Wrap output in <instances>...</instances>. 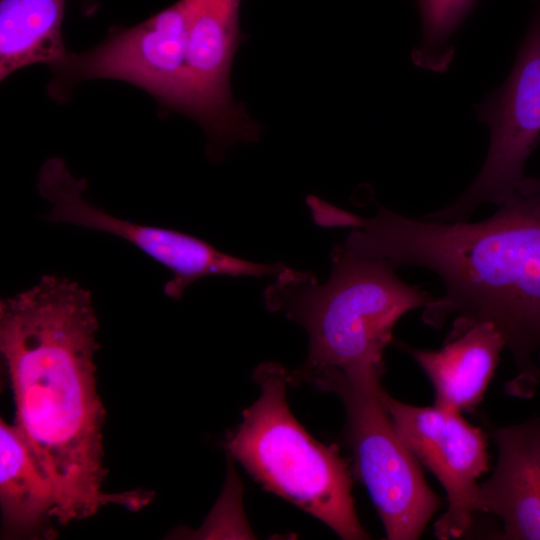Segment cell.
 Instances as JSON below:
<instances>
[{
    "label": "cell",
    "mask_w": 540,
    "mask_h": 540,
    "mask_svg": "<svg viewBox=\"0 0 540 540\" xmlns=\"http://www.w3.org/2000/svg\"><path fill=\"white\" fill-rule=\"evenodd\" d=\"M97 329L90 292L66 277L44 275L0 302V351L14 425L51 484L61 525L106 504L138 510L152 499L144 490L102 491L105 412L96 389Z\"/></svg>",
    "instance_id": "cell-1"
},
{
    "label": "cell",
    "mask_w": 540,
    "mask_h": 540,
    "mask_svg": "<svg viewBox=\"0 0 540 540\" xmlns=\"http://www.w3.org/2000/svg\"><path fill=\"white\" fill-rule=\"evenodd\" d=\"M344 248L396 268L420 266L436 273L444 294L433 298L423 322L442 328L490 322L514 363L507 395L532 397L540 384V202L515 193L488 219L416 220L384 207L357 217Z\"/></svg>",
    "instance_id": "cell-2"
},
{
    "label": "cell",
    "mask_w": 540,
    "mask_h": 540,
    "mask_svg": "<svg viewBox=\"0 0 540 540\" xmlns=\"http://www.w3.org/2000/svg\"><path fill=\"white\" fill-rule=\"evenodd\" d=\"M331 262L325 283L285 266L264 291L269 311L282 312L307 332L308 356L295 371L384 372L395 324L433 298L402 281L391 263L359 257L342 244Z\"/></svg>",
    "instance_id": "cell-3"
},
{
    "label": "cell",
    "mask_w": 540,
    "mask_h": 540,
    "mask_svg": "<svg viewBox=\"0 0 540 540\" xmlns=\"http://www.w3.org/2000/svg\"><path fill=\"white\" fill-rule=\"evenodd\" d=\"M253 379L260 395L229 434L230 455L264 489L322 521L340 538L369 539L356 513L346 460L314 439L290 411V372L278 363L262 362Z\"/></svg>",
    "instance_id": "cell-4"
},
{
    "label": "cell",
    "mask_w": 540,
    "mask_h": 540,
    "mask_svg": "<svg viewBox=\"0 0 540 540\" xmlns=\"http://www.w3.org/2000/svg\"><path fill=\"white\" fill-rule=\"evenodd\" d=\"M383 373L321 370L299 375L298 382L340 398L352 474L367 489L386 539L416 540L440 508L441 500L427 484L421 464L399 436L382 403Z\"/></svg>",
    "instance_id": "cell-5"
},
{
    "label": "cell",
    "mask_w": 540,
    "mask_h": 540,
    "mask_svg": "<svg viewBox=\"0 0 540 540\" xmlns=\"http://www.w3.org/2000/svg\"><path fill=\"white\" fill-rule=\"evenodd\" d=\"M191 0H178L138 25L113 29L98 46L67 54L50 66L51 96L60 99L88 79H116L138 86L166 109L195 118L186 49Z\"/></svg>",
    "instance_id": "cell-6"
},
{
    "label": "cell",
    "mask_w": 540,
    "mask_h": 540,
    "mask_svg": "<svg viewBox=\"0 0 540 540\" xmlns=\"http://www.w3.org/2000/svg\"><path fill=\"white\" fill-rule=\"evenodd\" d=\"M85 179L76 178L57 157L41 167L37 188L51 205L44 217L51 223H67L115 235L163 265L171 273L164 294L179 300L195 281L212 275L277 276L285 265L261 264L219 251L208 242L174 230L122 220L90 204L84 197Z\"/></svg>",
    "instance_id": "cell-7"
},
{
    "label": "cell",
    "mask_w": 540,
    "mask_h": 540,
    "mask_svg": "<svg viewBox=\"0 0 540 540\" xmlns=\"http://www.w3.org/2000/svg\"><path fill=\"white\" fill-rule=\"evenodd\" d=\"M491 131L485 163L454 203L425 218L466 221L483 203L503 204L524 180V166L540 143V12L531 21L506 82L478 110Z\"/></svg>",
    "instance_id": "cell-8"
},
{
    "label": "cell",
    "mask_w": 540,
    "mask_h": 540,
    "mask_svg": "<svg viewBox=\"0 0 540 540\" xmlns=\"http://www.w3.org/2000/svg\"><path fill=\"white\" fill-rule=\"evenodd\" d=\"M380 397L401 439L445 491L447 508L434 524V535L440 540L462 537L481 512L478 479L489 470L485 433L459 412L407 404L383 387Z\"/></svg>",
    "instance_id": "cell-9"
},
{
    "label": "cell",
    "mask_w": 540,
    "mask_h": 540,
    "mask_svg": "<svg viewBox=\"0 0 540 540\" xmlns=\"http://www.w3.org/2000/svg\"><path fill=\"white\" fill-rule=\"evenodd\" d=\"M186 63L195 120L210 137V153L234 142L258 139L259 127L232 100L230 70L245 35L239 26L240 0H191Z\"/></svg>",
    "instance_id": "cell-10"
},
{
    "label": "cell",
    "mask_w": 540,
    "mask_h": 540,
    "mask_svg": "<svg viewBox=\"0 0 540 540\" xmlns=\"http://www.w3.org/2000/svg\"><path fill=\"white\" fill-rule=\"evenodd\" d=\"M496 466L479 485L481 512L497 516L502 539L540 540V415L495 427Z\"/></svg>",
    "instance_id": "cell-11"
},
{
    "label": "cell",
    "mask_w": 540,
    "mask_h": 540,
    "mask_svg": "<svg viewBox=\"0 0 540 540\" xmlns=\"http://www.w3.org/2000/svg\"><path fill=\"white\" fill-rule=\"evenodd\" d=\"M428 378L434 405L462 413L474 410L485 393L505 349L500 332L490 322L452 325L438 349L398 343Z\"/></svg>",
    "instance_id": "cell-12"
},
{
    "label": "cell",
    "mask_w": 540,
    "mask_h": 540,
    "mask_svg": "<svg viewBox=\"0 0 540 540\" xmlns=\"http://www.w3.org/2000/svg\"><path fill=\"white\" fill-rule=\"evenodd\" d=\"M0 502L5 529L29 536L54 517L55 498L49 480L39 468L15 425H0Z\"/></svg>",
    "instance_id": "cell-13"
},
{
    "label": "cell",
    "mask_w": 540,
    "mask_h": 540,
    "mask_svg": "<svg viewBox=\"0 0 540 540\" xmlns=\"http://www.w3.org/2000/svg\"><path fill=\"white\" fill-rule=\"evenodd\" d=\"M66 0H0V78L66 54L62 22Z\"/></svg>",
    "instance_id": "cell-14"
},
{
    "label": "cell",
    "mask_w": 540,
    "mask_h": 540,
    "mask_svg": "<svg viewBox=\"0 0 540 540\" xmlns=\"http://www.w3.org/2000/svg\"><path fill=\"white\" fill-rule=\"evenodd\" d=\"M422 18L423 40L415 60L425 67H441L449 60L445 45L476 0H417Z\"/></svg>",
    "instance_id": "cell-15"
},
{
    "label": "cell",
    "mask_w": 540,
    "mask_h": 540,
    "mask_svg": "<svg viewBox=\"0 0 540 540\" xmlns=\"http://www.w3.org/2000/svg\"><path fill=\"white\" fill-rule=\"evenodd\" d=\"M516 193L531 197L540 202V178H527L520 183Z\"/></svg>",
    "instance_id": "cell-16"
}]
</instances>
